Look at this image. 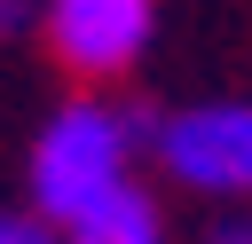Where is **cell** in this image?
<instances>
[{
    "label": "cell",
    "mask_w": 252,
    "mask_h": 244,
    "mask_svg": "<svg viewBox=\"0 0 252 244\" xmlns=\"http://www.w3.org/2000/svg\"><path fill=\"white\" fill-rule=\"evenodd\" d=\"M39 31L71 79L110 87L142 63V47L158 31V0H39Z\"/></svg>",
    "instance_id": "3"
},
{
    "label": "cell",
    "mask_w": 252,
    "mask_h": 244,
    "mask_svg": "<svg viewBox=\"0 0 252 244\" xmlns=\"http://www.w3.org/2000/svg\"><path fill=\"white\" fill-rule=\"evenodd\" d=\"M39 31V0H0V39H24Z\"/></svg>",
    "instance_id": "6"
},
{
    "label": "cell",
    "mask_w": 252,
    "mask_h": 244,
    "mask_svg": "<svg viewBox=\"0 0 252 244\" xmlns=\"http://www.w3.org/2000/svg\"><path fill=\"white\" fill-rule=\"evenodd\" d=\"M55 244H165V213H158L150 189L126 181V189H110L102 205H87L79 220H63Z\"/></svg>",
    "instance_id": "4"
},
{
    "label": "cell",
    "mask_w": 252,
    "mask_h": 244,
    "mask_svg": "<svg viewBox=\"0 0 252 244\" xmlns=\"http://www.w3.org/2000/svg\"><path fill=\"white\" fill-rule=\"evenodd\" d=\"M150 157L197 197H252V102H189L150 126Z\"/></svg>",
    "instance_id": "2"
},
{
    "label": "cell",
    "mask_w": 252,
    "mask_h": 244,
    "mask_svg": "<svg viewBox=\"0 0 252 244\" xmlns=\"http://www.w3.org/2000/svg\"><path fill=\"white\" fill-rule=\"evenodd\" d=\"M0 244H55V228L32 213H0Z\"/></svg>",
    "instance_id": "5"
},
{
    "label": "cell",
    "mask_w": 252,
    "mask_h": 244,
    "mask_svg": "<svg viewBox=\"0 0 252 244\" xmlns=\"http://www.w3.org/2000/svg\"><path fill=\"white\" fill-rule=\"evenodd\" d=\"M205 244H252V213H244V205H236V213H228V220H220V228H213V236H205Z\"/></svg>",
    "instance_id": "7"
},
{
    "label": "cell",
    "mask_w": 252,
    "mask_h": 244,
    "mask_svg": "<svg viewBox=\"0 0 252 244\" xmlns=\"http://www.w3.org/2000/svg\"><path fill=\"white\" fill-rule=\"evenodd\" d=\"M150 126H158V110H142V102H102V94L63 102L32 142V220L63 228L87 205H102L110 189H126L134 157L150 150Z\"/></svg>",
    "instance_id": "1"
}]
</instances>
